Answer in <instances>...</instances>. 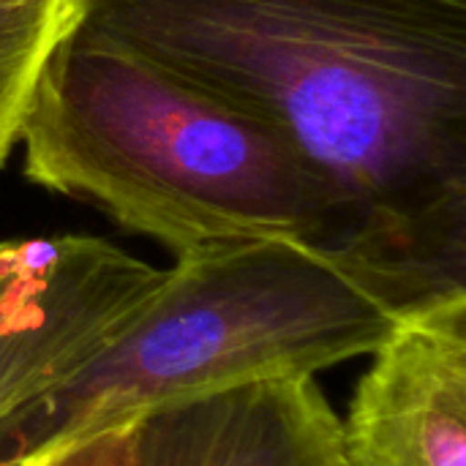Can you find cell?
<instances>
[{
	"label": "cell",
	"instance_id": "obj_1",
	"mask_svg": "<svg viewBox=\"0 0 466 466\" xmlns=\"http://www.w3.org/2000/svg\"><path fill=\"white\" fill-rule=\"evenodd\" d=\"M79 19L270 123L325 254L401 314L466 295V0H79Z\"/></svg>",
	"mask_w": 466,
	"mask_h": 466
},
{
	"label": "cell",
	"instance_id": "obj_2",
	"mask_svg": "<svg viewBox=\"0 0 466 466\" xmlns=\"http://www.w3.org/2000/svg\"><path fill=\"white\" fill-rule=\"evenodd\" d=\"M19 145L33 186L90 202L175 257L330 240L325 188L284 134L79 16L41 63Z\"/></svg>",
	"mask_w": 466,
	"mask_h": 466
},
{
	"label": "cell",
	"instance_id": "obj_3",
	"mask_svg": "<svg viewBox=\"0 0 466 466\" xmlns=\"http://www.w3.org/2000/svg\"><path fill=\"white\" fill-rule=\"evenodd\" d=\"M401 317L363 276L292 238L186 251L82 369L0 423V461L25 466L246 385L314 380L377 352Z\"/></svg>",
	"mask_w": 466,
	"mask_h": 466
},
{
	"label": "cell",
	"instance_id": "obj_4",
	"mask_svg": "<svg viewBox=\"0 0 466 466\" xmlns=\"http://www.w3.org/2000/svg\"><path fill=\"white\" fill-rule=\"evenodd\" d=\"M161 276L96 235L0 240V423L82 369Z\"/></svg>",
	"mask_w": 466,
	"mask_h": 466
},
{
	"label": "cell",
	"instance_id": "obj_5",
	"mask_svg": "<svg viewBox=\"0 0 466 466\" xmlns=\"http://www.w3.org/2000/svg\"><path fill=\"white\" fill-rule=\"evenodd\" d=\"M339 420L341 466H466V295L404 314Z\"/></svg>",
	"mask_w": 466,
	"mask_h": 466
},
{
	"label": "cell",
	"instance_id": "obj_6",
	"mask_svg": "<svg viewBox=\"0 0 466 466\" xmlns=\"http://www.w3.org/2000/svg\"><path fill=\"white\" fill-rule=\"evenodd\" d=\"M339 423L314 380L246 385L139 418L131 466H341Z\"/></svg>",
	"mask_w": 466,
	"mask_h": 466
},
{
	"label": "cell",
	"instance_id": "obj_7",
	"mask_svg": "<svg viewBox=\"0 0 466 466\" xmlns=\"http://www.w3.org/2000/svg\"><path fill=\"white\" fill-rule=\"evenodd\" d=\"M76 16L79 0H0V169L19 145L41 63Z\"/></svg>",
	"mask_w": 466,
	"mask_h": 466
},
{
	"label": "cell",
	"instance_id": "obj_8",
	"mask_svg": "<svg viewBox=\"0 0 466 466\" xmlns=\"http://www.w3.org/2000/svg\"><path fill=\"white\" fill-rule=\"evenodd\" d=\"M134 426L106 429L93 437L76 440L60 451L46 453L44 459H35L25 466H131L134 453Z\"/></svg>",
	"mask_w": 466,
	"mask_h": 466
},
{
	"label": "cell",
	"instance_id": "obj_9",
	"mask_svg": "<svg viewBox=\"0 0 466 466\" xmlns=\"http://www.w3.org/2000/svg\"><path fill=\"white\" fill-rule=\"evenodd\" d=\"M0 466H14V464H5V461H0Z\"/></svg>",
	"mask_w": 466,
	"mask_h": 466
}]
</instances>
